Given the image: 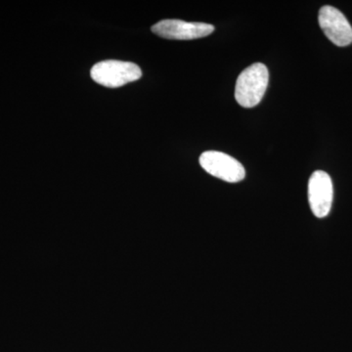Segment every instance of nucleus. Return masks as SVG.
<instances>
[{
	"label": "nucleus",
	"mask_w": 352,
	"mask_h": 352,
	"mask_svg": "<svg viewBox=\"0 0 352 352\" xmlns=\"http://www.w3.org/2000/svg\"><path fill=\"white\" fill-rule=\"evenodd\" d=\"M152 32L160 38L191 41L205 38L214 32L212 25L206 23L185 22L182 20L166 19L153 25Z\"/></svg>",
	"instance_id": "20e7f679"
},
{
	"label": "nucleus",
	"mask_w": 352,
	"mask_h": 352,
	"mask_svg": "<svg viewBox=\"0 0 352 352\" xmlns=\"http://www.w3.org/2000/svg\"><path fill=\"white\" fill-rule=\"evenodd\" d=\"M200 164L208 175L223 182L237 183L242 182L245 176L243 164L226 153L204 152L200 157Z\"/></svg>",
	"instance_id": "7ed1b4c3"
},
{
	"label": "nucleus",
	"mask_w": 352,
	"mask_h": 352,
	"mask_svg": "<svg viewBox=\"0 0 352 352\" xmlns=\"http://www.w3.org/2000/svg\"><path fill=\"white\" fill-rule=\"evenodd\" d=\"M333 198V182L330 175L316 170L308 182V201L315 217L323 219L330 214Z\"/></svg>",
	"instance_id": "39448f33"
},
{
	"label": "nucleus",
	"mask_w": 352,
	"mask_h": 352,
	"mask_svg": "<svg viewBox=\"0 0 352 352\" xmlns=\"http://www.w3.org/2000/svg\"><path fill=\"white\" fill-rule=\"evenodd\" d=\"M319 25L326 36L340 47L352 43V27L339 9L330 6L322 7L319 11Z\"/></svg>",
	"instance_id": "423d86ee"
},
{
	"label": "nucleus",
	"mask_w": 352,
	"mask_h": 352,
	"mask_svg": "<svg viewBox=\"0 0 352 352\" xmlns=\"http://www.w3.org/2000/svg\"><path fill=\"white\" fill-rule=\"evenodd\" d=\"M90 75L98 85L118 88L138 80L142 76V71L138 65L131 62L107 60L94 65Z\"/></svg>",
	"instance_id": "f03ea898"
},
{
	"label": "nucleus",
	"mask_w": 352,
	"mask_h": 352,
	"mask_svg": "<svg viewBox=\"0 0 352 352\" xmlns=\"http://www.w3.org/2000/svg\"><path fill=\"white\" fill-rule=\"evenodd\" d=\"M270 73L267 67L261 63L252 64L238 76L235 87V98L244 108L256 107L263 100L268 87Z\"/></svg>",
	"instance_id": "f257e3e1"
}]
</instances>
